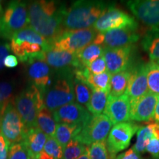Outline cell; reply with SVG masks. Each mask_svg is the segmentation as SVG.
I'll return each instance as SVG.
<instances>
[{
	"mask_svg": "<svg viewBox=\"0 0 159 159\" xmlns=\"http://www.w3.org/2000/svg\"><path fill=\"white\" fill-rule=\"evenodd\" d=\"M43 96V91L31 84L15 98V106L27 130L37 128L38 114L44 107Z\"/></svg>",
	"mask_w": 159,
	"mask_h": 159,
	"instance_id": "4",
	"label": "cell"
},
{
	"mask_svg": "<svg viewBox=\"0 0 159 159\" xmlns=\"http://www.w3.org/2000/svg\"><path fill=\"white\" fill-rule=\"evenodd\" d=\"M97 34V32L93 27L77 30H65L52 43L50 47L76 54L86 46L93 43Z\"/></svg>",
	"mask_w": 159,
	"mask_h": 159,
	"instance_id": "8",
	"label": "cell"
},
{
	"mask_svg": "<svg viewBox=\"0 0 159 159\" xmlns=\"http://www.w3.org/2000/svg\"><path fill=\"white\" fill-rule=\"evenodd\" d=\"M109 97L108 91L92 90L90 100L86 108L92 115L102 114L104 112Z\"/></svg>",
	"mask_w": 159,
	"mask_h": 159,
	"instance_id": "27",
	"label": "cell"
},
{
	"mask_svg": "<svg viewBox=\"0 0 159 159\" xmlns=\"http://www.w3.org/2000/svg\"><path fill=\"white\" fill-rule=\"evenodd\" d=\"M142 46L150 61H159V29L148 30L142 38Z\"/></svg>",
	"mask_w": 159,
	"mask_h": 159,
	"instance_id": "22",
	"label": "cell"
},
{
	"mask_svg": "<svg viewBox=\"0 0 159 159\" xmlns=\"http://www.w3.org/2000/svg\"><path fill=\"white\" fill-rule=\"evenodd\" d=\"M75 99L73 71L57 72L55 81L44 93V106L52 112L63 105L74 102Z\"/></svg>",
	"mask_w": 159,
	"mask_h": 159,
	"instance_id": "3",
	"label": "cell"
},
{
	"mask_svg": "<svg viewBox=\"0 0 159 159\" xmlns=\"http://www.w3.org/2000/svg\"><path fill=\"white\" fill-rule=\"evenodd\" d=\"M77 159H91L90 157H89V152H88V146H87V150L85 152L83 153L82 156H80Z\"/></svg>",
	"mask_w": 159,
	"mask_h": 159,
	"instance_id": "44",
	"label": "cell"
},
{
	"mask_svg": "<svg viewBox=\"0 0 159 159\" xmlns=\"http://www.w3.org/2000/svg\"><path fill=\"white\" fill-rule=\"evenodd\" d=\"M139 24L134 17L126 12L111 7L96 21L93 28L97 33L105 32L114 29L129 28L137 30Z\"/></svg>",
	"mask_w": 159,
	"mask_h": 159,
	"instance_id": "9",
	"label": "cell"
},
{
	"mask_svg": "<svg viewBox=\"0 0 159 159\" xmlns=\"http://www.w3.org/2000/svg\"><path fill=\"white\" fill-rule=\"evenodd\" d=\"M105 114L113 125L121 122H131L130 120V101L128 95L124 94L119 97L109 95Z\"/></svg>",
	"mask_w": 159,
	"mask_h": 159,
	"instance_id": "14",
	"label": "cell"
},
{
	"mask_svg": "<svg viewBox=\"0 0 159 159\" xmlns=\"http://www.w3.org/2000/svg\"><path fill=\"white\" fill-rule=\"evenodd\" d=\"M114 4L103 1L80 0L66 9L63 27L65 30H77L93 27L96 21Z\"/></svg>",
	"mask_w": 159,
	"mask_h": 159,
	"instance_id": "2",
	"label": "cell"
},
{
	"mask_svg": "<svg viewBox=\"0 0 159 159\" xmlns=\"http://www.w3.org/2000/svg\"><path fill=\"white\" fill-rule=\"evenodd\" d=\"M30 152L24 142L11 144L7 159H31Z\"/></svg>",
	"mask_w": 159,
	"mask_h": 159,
	"instance_id": "33",
	"label": "cell"
},
{
	"mask_svg": "<svg viewBox=\"0 0 159 159\" xmlns=\"http://www.w3.org/2000/svg\"><path fill=\"white\" fill-rule=\"evenodd\" d=\"M91 114L83 105L71 102L53 111L55 122L69 125H83L90 118Z\"/></svg>",
	"mask_w": 159,
	"mask_h": 159,
	"instance_id": "15",
	"label": "cell"
},
{
	"mask_svg": "<svg viewBox=\"0 0 159 159\" xmlns=\"http://www.w3.org/2000/svg\"><path fill=\"white\" fill-rule=\"evenodd\" d=\"M13 85L8 82H0V116L3 114L6 107L11 102Z\"/></svg>",
	"mask_w": 159,
	"mask_h": 159,
	"instance_id": "34",
	"label": "cell"
},
{
	"mask_svg": "<svg viewBox=\"0 0 159 159\" xmlns=\"http://www.w3.org/2000/svg\"><path fill=\"white\" fill-rule=\"evenodd\" d=\"M31 159H39V158H31Z\"/></svg>",
	"mask_w": 159,
	"mask_h": 159,
	"instance_id": "46",
	"label": "cell"
},
{
	"mask_svg": "<svg viewBox=\"0 0 159 159\" xmlns=\"http://www.w3.org/2000/svg\"><path fill=\"white\" fill-rule=\"evenodd\" d=\"M148 92L146 63H140L131 69L130 80L125 94L128 96L130 102H133Z\"/></svg>",
	"mask_w": 159,
	"mask_h": 159,
	"instance_id": "18",
	"label": "cell"
},
{
	"mask_svg": "<svg viewBox=\"0 0 159 159\" xmlns=\"http://www.w3.org/2000/svg\"><path fill=\"white\" fill-rule=\"evenodd\" d=\"M85 67L91 74L93 75H99L108 71L107 70L106 63H105L103 55L96 59L93 62L89 63L88 66Z\"/></svg>",
	"mask_w": 159,
	"mask_h": 159,
	"instance_id": "36",
	"label": "cell"
},
{
	"mask_svg": "<svg viewBox=\"0 0 159 159\" xmlns=\"http://www.w3.org/2000/svg\"><path fill=\"white\" fill-rule=\"evenodd\" d=\"M139 128L134 122H121L114 125L111 129L106 139V144L109 152L116 155L125 150L130 145V141Z\"/></svg>",
	"mask_w": 159,
	"mask_h": 159,
	"instance_id": "10",
	"label": "cell"
},
{
	"mask_svg": "<svg viewBox=\"0 0 159 159\" xmlns=\"http://www.w3.org/2000/svg\"><path fill=\"white\" fill-rule=\"evenodd\" d=\"M88 152L91 159H116V155L109 152L106 140L95 142L88 146Z\"/></svg>",
	"mask_w": 159,
	"mask_h": 159,
	"instance_id": "31",
	"label": "cell"
},
{
	"mask_svg": "<svg viewBox=\"0 0 159 159\" xmlns=\"http://www.w3.org/2000/svg\"><path fill=\"white\" fill-rule=\"evenodd\" d=\"M28 25L27 4L21 1L11 2L0 16V38L11 40L15 33Z\"/></svg>",
	"mask_w": 159,
	"mask_h": 159,
	"instance_id": "5",
	"label": "cell"
},
{
	"mask_svg": "<svg viewBox=\"0 0 159 159\" xmlns=\"http://www.w3.org/2000/svg\"><path fill=\"white\" fill-rule=\"evenodd\" d=\"M131 69L114 73L111 76V89L109 95L111 97H119L125 94L130 80Z\"/></svg>",
	"mask_w": 159,
	"mask_h": 159,
	"instance_id": "24",
	"label": "cell"
},
{
	"mask_svg": "<svg viewBox=\"0 0 159 159\" xmlns=\"http://www.w3.org/2000/svg\"><path fill=\"white\" fill-rule=\"evenodd\" d=\"M156 62H157V63H158V64H159V61H156Z\"/></svg>",
	"mask_w": 159,
	"mask_h": 159,
	"instance_id": "47",
	"label": "cell"
},
{
	"mask_svg": "<svg viewBox=\"0 0 159 159\" xmlns=\"http://www.w3.org/2000/svg\"><path fill=\"white\" fill-rule=\"evenodd\" d=\"M148 91L159 97V64L150 61L146 63Z\"/></svg>",
	"mask_w": 159,
	"mask_h": 159,
	"instance_id": "29",
	"label": "cell"
},
{
	"mask_svg": "<svg viewBox=\"0 0 159 159\" xmlns=\"http://www.w3.org/2000/svg\"><path fill=\"white\" fill-rule=\"evenodd\" d=\"M10 144L0 132V159H7Z\"/></svg>",
	"mask_w": 159,
	"mask_h": 159,
	"instance_id": "39",
	"label": "cell"
},
{
	"mask_svg": "<svg viewBox=\"0 0 159 159\" xmlns=\"http://www.w3.org/2000/svg\"><path fill=\"white\" fill-rule=\"evenodd\" d=\"M104 53V47L101 45L91 43L76 53L80 62L83 66H86L89 63L102 56Z\"/></svg>",
	"mask_w": 159,
	"mask_h": 159,
	"instance_id": "28",
	"label": "cell"
},
{
	"mask_svg": "<svg viewBox=\"0 0 159 159\" xmlns=\"http://www.w3.org/2000/svg\"><path fill=\"white\" fill-rule=\"evenodd\" d=\"M0 130L10 144L24 142L25 139L27 129L11 102L0 116Z\"/></svg>",
	"mask_w": 159,
	"mask_h": 159,
	"instance_id": "7",
	"label": "cell"
},
{
	"mask_svg": "<svg viewBox=\"0 0 159 159\" xmlns=\"http://www.w3.org/2000/svg\"><path fill=\"white\" fill-rule=\"evenodd\" d=\"M87 150V146L75 139H71L63 149V159H77Z\"/></svg>",
	"mask_w": 159,
	"mask_h": 159,
	"instance_id": "32",
	"label": "cell"
},
{
	"mask_svg": "<svg viewBox=\"0 0 159 159\" xmlns=\"http://www.w3.org/2000/svg\"><path fill=\"white\" fill-rule=\"evenodd\" d=\"M66 8L56 1H33L28 4L30 27L48 41L51 46L65 31L63 21Z\"/></svg>",
	"mask_w": 159,
	"mask_h": 159,
	"instance_id": "1",
	"label": "cell"
},
{
	"mask_svg": "<svg viewBox=\"0 0 159 159\" xmlns=\"http://www.w3.org/2000/svg\"><path fill=\"white\" fill-rule=\"evenodd\" d=\"M73 86L75 96L78 104L86 107L90 100L92 89L82 80L77 79L73 76Z\"/></svg>",
	"mask_w": 159,
	"mask_h": 159,
	"instance_id": "30",
	"label": "cell"
},
{
	"mask_svg": "<svg viewBox=\"0 0 159 159\" xmlns=\"http://www.w3.org/2000/svg\"><path fill=\"white\" fill-rule=\"evenodd\" d=\"M116 159H144L142 156V154L136 152L134 148H131L122 153L116 156Z\"/></svg>",
	"mask_w": 159,
	"mask_h": 159,
	"instance_id": "38",
	"label": "cell"
},
{
	"mask_svg": "<svg viewBox=\"0 0 159 159\" xmlns=\"http://www.w3.org/2000/svg\"><path fill=\"white\" fill-rule=\"evenodd\" d=\"M159 97L148 92L136 100L130 102L131 122H149L153 119Z\"/></svg>",
	"mask_w": 159,
	"mask_h": 159,
	"instance_id": "17",
	"label": "cell"
},
{
	"mask_svg": "<svg viewBox=\"0 0 159 159\" xmlns=\"http://www.w3.org/2000/svg\"><path fill=\"white\" fill-rule=\"evenodd\" d=\"M134 51L133 45L119 48H104L103 57L108 72L112 75L131 68Z\"/></svg>",
	"mask_w": 159,
	"mask_h": 159,
	"instance_id": "13",
	"label": "cell"
},
{
	"mask_svg": "<svg viewBox=\"0 0 159 159\" xmlns=\"http://www.w3.org/2000/svg\"><path fill=\"white\" fill-rule=\"evenodd\" d=\"M136 134V142L133 148L139 153H144L146 152V147L150 139L152 138L159 139V124L152 122L139 127Z\"/></svg>",
	"mask_w": 159,
	"mask_h": 159,
	"instance_id": "20",
	"label": "cell"
},
{
	"mask_svg": "<svg viewBox=\"0 0 159 159\" xmlns=\"http://www.w3.org/2000/svg\"><path fill=\"white\" fill-rule=\"evenodd\" d=\"M104 48H119L134 44L140 39L137 30L129 28L111 30L103 33Z\"/></svg>",
	"mask_w": 159,
	"mask_h": 159,
	"instance_id": "19",
	"label": "cell"
},
{
	"mask_svg": "<svg viewBox=\"0 0 159 159\" xmlns=\"http://www.w3.org/2000/svg\"><path fill=\"white\" fill-rule=\"evenodd\" d=\"M43 151L54 159H63V150L54 137H48L43 147Z\"/></svg>",
	"mask_w": 159,
	"mask_h": 159,
	"instance_id": "35",
	"label": "cell"
},
{
	"mask_svg": "<svg viewBox=\"0 0 159 159\" xmlns=\"http://www.w3.org/2000/svg\"><path fill=\"white\" fill-rule=\"evenodd\" d=\"M44 61L57 72L74 71L83 67L75 53L49 48L43 50Z\"/></svg>",
	"mask_w": 159,
	"mask_h": 159,
	"instance_id": "12",
	"label": "cell"
},
{
	"mask_svg": "<svg viewBox=\"0 0 159 159\" xmlns=\"http://www.w3.org/2000/svg\"><path fill=\"white\" fill-rule=\"evenodd\" d=\"M127 5L143 24L159 29V0H131L127 2Z\"/></svg>",
	"mask_w": 159,
	"mask_h": 159,
	"instance_id": "11",
	"label": "cell"
},
{
	"mask_svg": "<svg viewBox=\"0 0 159 159\" xmlns=\"http://www.w3.org/2000/svg\"><path fill=\"white\" fill-rule=\"evenodd\" d=\"M3 13V9H2V5L0 4V16Z\"/></svg>",
	"mask_w": 159,
	"mask_h": 159,
	"instance_id": "45",
	"label": "cell"
},
{
	"mask_svg": "<svg viewBox=\"0 0 159 159\" xmlns=\"http://www.w3.org/2000/svg\"><path fill=\"white\" fill-rule=\"evenodd\" d=\"M0 4H1V1H0Z\"/></svg>",
	"mask_w": 159,
	"mask_h": 159,
	"instance_id": "48",
	"label": "cell"
},
{
	"mask_svg": "<svg viewBox=\"0 0 159 159\" xmlns=\"http://www.w3.org/2000/svg\"><path fill=\"white\" fill-rule=\"evenodd\" d=\"M82 126L77 125H69L64 123H58L54 138L62 147L63 150L71 139H75L80 131Z\"/></svg>",
	"mask_w": 159,
	"mask_h": 159,
	"instance_id": "25",
	"label": "cell"
},
{
	"mask_svg": "<svg viewBox=\"0 0 159 159\" xmlns=\"http://www.w3.org/2000/svg\"><path fill=\"white\" fill-rule=\"evenodd\" d=\"M11 40L16 42H28L30 43H35L40 45L42 47L43 51L50 47L48 41L43 36L39 34L36 31L32 29L30 27H27L16 33H15Z\"/></svg>",
	"mask_w": 159,
	"mask_h": 159,
	"instance_id": "23",
	"label": "cell"
},
{
	"mask_svg": "<svg viewBox=\"0 0 159 159\" xmlns=\"http://www.w3.org/2000/svg\"><path fill=\"white\" fill-rule=\"evenodd\" d=\"M26 63L28 65L27 75L30 82L45 93L53 82L51 79V75H52L51 67L41 59L30 60Z\"/></svg>",
	"mask_w": 159,
	"mask_h": 159,
	"instance_id": "16",
	"label": "cell"
},
{
	"mask_svg": "<svg viewBox=\"0 0 159 159\" xmlns=\"http://www.w3.org/2000/svg\"><path fill=\"white\" fill-rule=\"evenodd\" d=\"M39 159H54L51 156H49L44 151H41L39 155Z\"/></svg>",
	"mask_w": 159,
	"mask_h": 159,
	"instance_id": "43",
	"label": "cell"
},
{
	"mask_svg": "<svg viewBox=\"0 0 159 159\" xmlns=\"http://www.w3.org/2000/svg\"><path fill=\"white\" fill-rule=\"evenodd\" d=\"M56 122L52 111L44 106L39 111L37 116V128L48 137H54L56 130Z\"/></svg>",
	"mask_w": 159,
	"mask_h": 159,
	"instance_id": "26",
	"label": "cell"
},
{
	"mask_svg": "<svg viewBox=\"0 0 159 159\" xmlns=\"http://www.w3.org/2000/svg\"><path fill=\"white\" fill-rule=\"evenodd\" d=\"M19 65L17 57L13 55H8L4 60V66L7 69H13Z\"/></svg>",
	"mask_w": 159,
	"mask_h": 159,
	"instance_id": "41",
	"label": "cell"
},
{
	"mask_svg": "<svg viewBox=\"0 0 159 159\" xmlns=\"http://www.w3.org/2000/svg\"><path fill=\"white\" fill-rule=\"evenodd\" d=\"M146 152L150 153L154 159H159V139H150L146 147Z\"/></svg>",
	"mask_w": 159,
	"mask_h": 159,
	"instance_id": "37",
	"label": "cell"
},
{
	"mask_svg": "<svg viewBox=\"0 0 159 159\" xmlns=\"http://www.w3.org/2000/svg\"><path fill=\"white\" fill-rule=\"evenodd\" d=\"M48 136L38 128L28 129L24 142L30 152L32 158H39V155L43 150Z\"/></svg>",
	"mask_w": 159,
	"mask_h": 159,
	"instance_id": "21",
	"label": "cell"
},
{
	"mask_svg": "<svg viewBox=\"0 0 159 159\" xmlns=\"http://www.w3.org/2000/svg\"><path fill=\"white\" fill-rule=\"evenodd\" d=\"M112 125L105 114L91 115L75 139L85 146L106 140Z\"/></svg>",
	"mask_w": 159,
	"mask_h": 159,
	"instance_id": "6",
	"label": "cell"
},
{
	"mask_svg": "<svg viewBox=\"0 0 159 159\" xmlns=\"http://www.w3.org/2000/svg\"><path fill=\"white\" fill-rule=\"evenodd\" d=\"M153 119L155 120V122H157L159 124V98L158 100V102H157L156 109H155V114H154V117Z\"/></svg>",
	"mask_w": 159,
	"mask_h": 159,
	"instance_id": "42",
	"label": "cell"
},
{
	"mask_svg": "<svg viewBox=\"0 0 159 159\" xmlns=\"http://www.w3.org/2000/svg\"><path fill=\"white\" fill-rule=\"evenodd\" d=\"M10 51H11V47L9 43H0V71L3 69L4 60L8 55Z\"/></svg>",
	"mask_w": 159,
	"mask_h": 159,
	"instance_id": "40",
	"label": "cell"
}]
</instances>
